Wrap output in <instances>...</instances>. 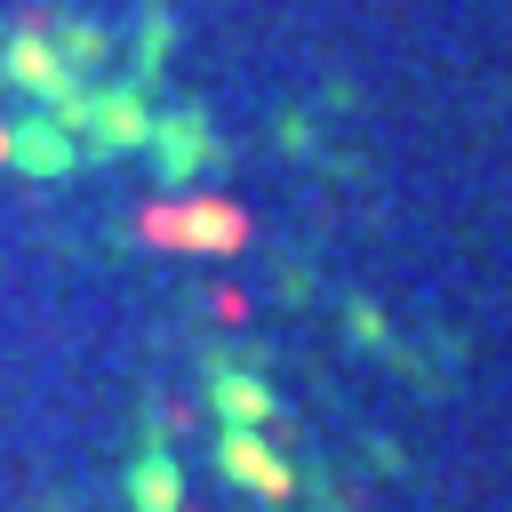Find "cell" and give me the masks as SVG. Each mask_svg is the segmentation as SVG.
Returning a JSON list of instances; mask_svg holds the SVG:
<instances>
[{
	"label": "cell",
	"mask_w": 512,
	"mask_h": 512,
	"mask_svg": "<svg viewBox=\"0 0 512 512\" xmlns=\"http://www.w3.org/2000/svg\"><path fill=\"white\" fill-rule=\"evenodd\" d=\"M8 144H16V152H24L32 168H40V176H48V168H64V144H56L48 128H32V136H8Z\"/></svg>",
	"instance_id": "obj_4"
},
{
	"label": "cell",
	"mask_w": 512,
	"mask_h": 512,
	"mask_svg": "<svg viewBox=\"0 0 512 512\" xmlns=\"http://www.w3.org/2000/svg\"><path fill=\"white\" fill-rule=\"evenodd\" d=\"M144 232L160 240V248H240V208H224V200H176V208H152L144 216Z\"/></svg>",
	"instance_id": "obj_1"
},
{
	"label": "cell",
	"mask_w": 512,
	"mask_h": 512,
	"mask_svg": "<svg viewBox=\"0 0 512 512\" xmlns=\"http://www.w3.org/2000/svg\"><path fill=\"white\" fill-rule=\"evenodd\" d=\"M104 136H112V144H144V136H152L144 104H136V96H104Z\"/></svg>",
	"instance_id": "obj_2"
},
{
	"label": "cell",
	"mask_w": 512,
	"mask_h": 512,
	"mask_svg": "<svg viewBox=\"0 0 512 512\" xmlns=\"http://www.w3.org/2000/svg\"><path fill=\"white\" fill-rule=\"evenodd\" d=\"M200 160H208V128L200 120H176V176H192Z\"/></svg>",
	"instance_id": "obj_3"
}]
</instances>
